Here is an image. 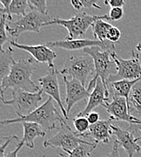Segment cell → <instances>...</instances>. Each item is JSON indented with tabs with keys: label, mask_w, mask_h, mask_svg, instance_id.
I'll use <instances>...</instances> for the list:
<instances>
[{
	"label": "cell",
	"mask_w": 141,
	"mask_h": 157,
	"mask_svg": "<svg viewBox=\"0 0 141 157\" xmlns=\"http://www.w3.org/2000/svg\"><path fill=\"white\" fill-rule=\"evenodd\" d=\"M6 24H7V16L5 14H1L0 17V46L3 49V45L7 41V31H6Z\"/></svg>",
	"instance_id": "obj_26"
},
{
	"label": "cell",
	"mask_w": 141,
	"mask_h": 157,
	"mask_svg": "<svg viewBox=\"0 0 141 157\" xmlns=\"http://www.w3.org/2000/svg\"><path fill=\"white\" fill-rule=\"evenodd\" d=\"M113 25L107 21H105L104 19H99L97 20L92 25V32L95 36V39L101 41V42H105L107 41V36L108 33L110 31V29L112 27Z\"/></svg>",
	"instance_id": "obj_22"
},
{
	"label": "cell",
	"mask_w": 141,
	"mask_h": 157,
	"mask_svg": "<svg viewBox=\"0 0 141 157\" xmlns=\"http://www.w3.org/2000/svg\"><path fill=\"white\" fill-rule=\"evenodd\" d=\"M23 145L24 144H22V143L18 142V144H17L16 148L14 151L10 152V153H6V154L5 155V156L4 157H17V154H18V152L20 151V149L23 147Z\"/></svg>",
	"instance_id": "obj_35"
},
{
	"label": "cell",
	"mask_w": 141,
	"mask_h": 157,
	"mask_svg": "<svg viewBox=\"0 0 141 157\" xmlns=\"http://www.w3.org/2000/svg\"><path fill=\"white\" fill-rule=\"evenodd\" d=\"M73 126L76 130V134L80 137L82 138V136L86 135L89 130H90V123L87 120V117H82V116H76L73 121Z\"/></svg>",
	"instance_id": "obj_24"
},
{
	"label": "cell",
	"mask_w": 141,
	"mask_h": 157,
	"mask_svg": "<svg viewBox=\"0 0 141 157\" xmlns=\"http://www.w3.org/2000/svg\"><path fill=\"white\" fill-rule=\"evenodd\" d=\"M81 3L83 8H92V7H95L97 9L101 8L97 5V0H81Z\"/></svg>",
	"instance_id": "obj_32"
},
{
	"label": "cell",
	"mask_w": 141,
	"mask_h": 157,
	"mask_svg": "<svg viewBox=\"0 0 141 157\" xmlns=\"http://www.w3.org/2000/svg\"><path fill=\"white\" fill-rule=\"evenodd\" d=\"M10 45L31 54L34 57V60H35L36 62L46 63L49 68H54L53 61L58 55L45 44L38 45H27L18 44L16 41L12 40L10 42Z\"/></svg>",
	"instance_id": "obj_14"
},
{
	"label": "cell",
	"mask_w": 141,
	"mask_h": 157,
	"mask_svg": "<svg viewBox=\"0 0 141 157\" xmlns=\"http://www.w3.org/2000/svg\"><path fill=\"white\" fill-rule=\"evenodd\" d=\"M45 45L48 47H59L62 49H65L68 51H75V50H83L88 47L98 46L103 50L115 52L114 44L110 41L101 42L97 39H74V40H61V41H54V42H47Z\"/></svg>",
	"instance_id": "obj_10"
},
{
	"label": "cell",
	"mask_w": 141,
	"mask_h": 157,
	"mask_svg": "<svg viewBox=\"0 0 141 157\" xmlns=\"http://www.w3.org/2000/svg\"><path fill=\"white\" fill-rule=\"evenodd\" d=\"M53 99L49 97L46 101L36 108L34 112L26 116H17L14 119H5L1 121V124L7 125L15 123H35L41 125L45 132H49L53 129H58L60 125L65 123L66 119L59 113L53 105Z\"/></svg>",
	"instance_id": "obj_2"
},
{
	"label": "cell",
	"mask_w": 141,
	"mask_h": 157,
	"mask_svg": "<svg viewBox=\"0 0 141 157\" xmlns=\"http://www.w3.org/2000/svg\"><path fill=\"white\" fill-rule=\"evenodd\" d=\"M86 117H87V120H88V122L90 123L91 125L95 124H97L98 122L100 121L99 120V113L94 112V111L90 113Z\"/></svg>",
	"instance_id": "obj_30"
},
{
	"label": "cell",
	"mask_w": 141,
	"mask_h": 157,
	"mask_svg": "<svg viewBox=\"0 0 141 157\" xmlns=\"http://www.w3.org/2000/svg\"><path fill=\"white\" fill-rule=\"evenodd\" d=\"M110 115V118L117 121H123L132 124H141V119L130 115L128 105V101L124 97L113 95L110 102H106L102 105Z\"/></svg>",
	"instance_id": "obj_11"
},
{
	"label": "cell",
	"mask_w": 141,
	"mask_h": 157,
	"mask_svg": "<svg viewBox=\"0 0 141 157\" xmlns=\"http://www.w3.org/2000/svg\"><path fill=\"white\" fill-rule=\"evenodd\" d=\"M63 77V83L66 87V111L69 115L70 110L72 109L73 105L78 102L89 99L91 95L90 90L86 89L85 86L76 79L69 78L67 76Z\"/></svg>",
	"instance_id": "obj_13"
},
{
	"label": "cell",
	"mask_w": 141,
	"mask_h": 157,
	"mask_svg": "<svg viewBox=\"0 0 141 157\" xmlns=\"http://www.w3.org/2000/svg\"><path fill=\"white\" fill-rule=\"evenodd\" d=\"M108 15L110 17V21H118L123 17L124 10L122 7H114L110 9Z\"/></svg>",
	"instance_id": "obj_29"
},
{
	"label": "cell",
	"mask_w": 141,
	"mask_h": 157,
	"mask_svg": "<svg viewBox=\"0 0 141 157\" xmlns=\"http://www.w3.org/2000/svg\"><path fill=\"white\" fill-rule=\"evenodd\" d=\"M81 144L89 145L92 151H93L97 147L94 143H90L81 139V137L77 135L76 132H73L71 130L66 122L60 125V127L58 128V133L56 135L44 142V147L62 148L66 154L74 150Z\"/></svg>",
	"instance_id": "obj_7"
},
{
	"label": "cell",
	"mask_w": 141,
	"mask_h": 157,
	"mask_svg": "<svg viewBox=\"0 0 141 157\" xmlns=\"http://www.w3.org/2000/svg\"><path fill=\"white\" fill-rule=\"evenodd\" d=\"M58 73L55 67L50 68L49 72L46 75L40 77L38 79V82L40 83L41 89L44 93L47 94L50 97H52L59 105L61 111L63 113V116L68 120L69 115L65 107L63 106V104L61 99V94H60V87H59V81H58Z\"/></svg>",
	"instance_id": "obj_12"
},
{
	"label": "cell",
	"mask_w": 141,
	"mask_h": 157,
	"mask_svg": "<svg viewBox=\"0 0 141 157\" xmlns=\"http://www.w3.org/2000/svg\"><path fill=\"white\" fill-rule=\"evenodd\" d=\"M53 19L54 17H52L50 15H44L37 11L31 10L16 21L9 22L7 20L6 31L16 41L18 36L24 32L39 33L40 28L44 26L45 24L51 22Z\"/></svg>",
	"instance_id": "obj_6"
},
{
	"label": "cell",
	"mask_w": 141,
	"mask_h": 157,
	"mask_svg": "<svg viewBox=\"0 0 141 157\" xmlns=\"http://www.w3.org/2000/svg\"><path fill=\"white\" fill-rule=\"evenodd\" d=\"M119 144H118L117 141H114V144H113V147H112V150L111 152L105 155L103 157H120V155H119Z\"/></svg>",
	"instance_id": "obj_34"
},
{
	"label": "cell",
	"mask_w": 141,
	"mask_h": 157,
	"mask_svg": "<svg viewBox=\"0 0 141 157\" xmlns=\"http://www.w3.org/2000/svg\"><path fill=\"white\" fill-rule=\"evenodd\" d=\"M16 136L13 135V136H7V137H4L5 139V142L4 144H2V145L0 146V157H4L5 155V148L8 146V144H10L12 138H15Z\"/></svg>",
	"instance_id": "obj_31"
},
{
	"label": "cell",
	"mask_w": 141,
	"mask_h": 157,
	"mask_svg": "<svg viewBox=\"0 0 141 157\" xmlns=\"http://www.w3.org/2000/svg\"><path fill=\"white\" fill-rule=\"evenodd\" d=\"M83 53L91 56L93 59L95 74L91 82L89 83L88 90L92 89L96 86L98 78H100L105 88L110 93L109 90V79L111 75H115L114 71L117 70L116 64L111 58V51L103 50L98 46L88 47L82 50Z\"/></svg>",
	"instance_id": "obj_3"
},
{
	"label": "cell",
	"mask_w": 141,
	"mask_h": 157,
	"mask_svg": "<svg viewBox=\"0 0 141 157\" xmlns=\"http://www.w3.org/2000/svg\"><path fill=\"white\" fill-rule=\"evenodd\" d=\"M111 129L113 135L116 136L118 144L127 152L128 157H134L136 153L140 152V145L138 144L137 138L134 137V132L129 130H123L118 125L112 124Z\"/></svg>",
	"instance_id": "obj_15"
},
{
	"label": "cell",
	"mask_w": 141,
	"mask_h": 157,
	"mask_svg": "<svg viewBox=\"0 0 141 157\" xmlns=\"http://www.w3.org/2000/svg\"><path fill=\"white\" fill-rule=\"evenodd\" d=\"M111 58L116 64L117 73L109 79V85L121 80H136L141 78V63L139 54L132 51V56L128 59L119 57L116 52L111 53Z\"/></svg>",
	"instance_id": "obj_8"
},
{
	"label": "cell",
	"mask_w": 141,
	"mask_h": 157,
	"mask_svg": "<svg viewBox=\"0 0 141 157\" xmlns=\"http://www.w3.org/2000/svg\"><path fill=\"white\" fill-rule=\"evenodd\" d=\"M34 70V59L29 58L16 61L9 75L1 81V100H4V93L7 88H13L14 91L22 90L29 93H36L41 89L31 79Z\"/></svg>",
	"instance_id": "obj_1"
},
{
	"label": "cell",
	"mask_w": 141,
	"mask_h": 157,
	"mask_svg": "<svg viewBox=\"0 0 141 157\" xmlns=\"http://www.w3.org/2000/svg\"><path fill=\"white\" fill-rule=\"evenodd\" d=\"M128 130H130L131 132H135V130H139V131H140L141 132V124H132V125H130V127H129ZM137 140H138V142H139V141H141V135L139 138H137Z\"/></svg>",
	"instance_id": "obj_37"
},
{
	"label": "cell",
	"mask_w": 141,
	"mask_h": 157,
	"mask_svg": "<svg viewBox=\"0 0 141 157\" xmlns=\"http://www.w3.org/2000/svg\"><path fill=\"white\" fill-rule=\"evenodd\" d=\"M128 105L129 112L136 111L141 114V81L133 86L128 96Z\"/></svg>",
	"instance_id": "obj_21"
},
{
	"label": "cell",
	"mask_w": 141,
	"mask_h": 157,
	"mask_svg": "<svg viewBox=\"0 0 141 157\" xmlns=\"http://www.w3.org/2000/svg\"><path fill=\"white\" fill-rule=\"evenodd\" d=\"M121 37V32L120 30L116 27V26H112L109 33H108V36H107V40L111 42V43H116L118 42Z\"/></svg>",
	"instance_id": "obj_28"
},
{
	"label": "cell",
	"mask_w": 141,
	"mask_h": 157,
	"mask_svg": "<svg viewBox=\"0 0 141 157\" xmlns=\"http://www.w3.org/2000/svg\"><path fill=\"white\" fill-rule=\"evenodd\" d=\"M92 154V150H87V148L83 145H79L74 150L68 152L67 155L69 157H88Z\"/></svg>",
	"instance_id": "obj_27"
},
{
	"label": "cell",
	"mask_w": 141,
	"mask_h": 157,
	"mask_svg": "<svg viewBox=\"0 0 141 157\" xmlns=\"http://www.w3.org/2000/svg\"><path fill=\"white\" fill-rule=\"evenodd\" d=\"M16 60L13 57V49L8 47L6 50L1 49L0 51V79L1 81L9 75L13 66L16 64Z\"/></svg>",
	"instance_id": "obj_19"
},
{
	"label": "cell",
	"mask_w": 141,
	"mask_h": 157,
	"mask_svg": "<svg viewBox=\"0 0 141 157\" xmlns=\"http://www.w3.org/2000/svg\"><path fill=\"white\" fill-rule=\"evenodd\" d=\"M104 4L110 6L112 8H114V7H122L125 5V1L124 0H108V1H105Z\"/></svg>",
	"instance_id": "obj_33"
},
{
	"label": "cell",
	"mask_w": 141,
	"mask_h": 157,
	"mask_svg": "<svg viewBox=\"0 0 141 157\" xmlns=\"http://www.w3.org/2000/svg\"><path fill=\"white\" fill-rule=\"evenodd\" d=\"M113 119L109 118L107 120H100L97 124L90 126L89 132L82 136V138L91 137L94 140V144L98 145L99 143L109 144L111 136L113 135V132L111 129V125Z\"/></svg>",
	"instance_id": "obj_16"
},
{
	"label": "cell",
	"mask_w": 141,
	"mask_h": 157,
	"mask_svg": "<svg viewBox=\"0 0 141 157\" xmlns=\"http://www.w3.org/2000/svg\"><path fill=\"white\" fill-rule=\"evenodd\" d=\"M60 73L63 76L76 79L84 86L89 77L95 74V67L92 57L85 53L70 55Z\"/></svg>",
	"instance_id": "obj_4"
},
{
	"label": "cell",
	"mask_w": 141,
	"mask_h": 157,
	"mask_svg": "<svg viewBox=\"0 0 141 157\" xmlns=\"http://www.w3.org/2000/svg\"><path fill=\"white\" fill-rule=\"evenodd\" d=\"M28 7V1L27 0H12V3L8 8V10L5 13L7 16V20L9 22L13 21L12 15L16 16H25L26 8Z\"/></svg>",
	"instance_id": "obj_23"
},
{
	"label": "cell",
	"mask_w": 141,
	"mask_h": 157,
	"mask_svg": "<svg viewBox=\"0 0 141 157\" xmlns=\"http://www.w3.org/2000/svg\"><path fill=\"white\" fill-rule=\"evenodd\" d=\"M70 4H71V6H72L76 10H81V8H83L81 0H71V1H70Z\"/></svg>",
	"instance_id": "obj_36"
},
{
	"label": "cell",
	"mask_w": 141,
	"mask_h": 157,
	"mask_svg": "<svg viewBox=\"0 0 141 157\" xmlns=\"http://www.w3.org/2000/svg\"><path fill=\"white\" fill-rule=\"evenodd\" d=\"M109 98H110V93L105 88L101 79L98 78L96 82V86L92 90V92L91 93V95L88 99V103L85 109L79 113L77 116L86 117L90 113L93 111L95 107L100 105H103L106 102H108Z\"/></svg>",
	"instance_id": "obj_17"
},
{
	"label": "cell",
	"mask_w": 141,
	"mask_h": 157,
	"mask_svg": "<svg viewBox=\"0 0 141 157\" xmlns=\"http://www.w3.org/2000/svg\"><path fill=\"white\" fill-rule=\"evenodd\" d=\"M140 81L141 78H139L136 80H121V81H117V82L110 84L111 89L113 92V95L124 97L128 101L129 94L133 88V86Z\"/></svg>",
	"instance_id": "obj_20"
},
{
	"label": "cell",
	"mask_w": 141,
	"mask_h": 157,
	"mask_svg": "<svg viewBox=\"0 0 141 157\" xmlns=\"http://www.w3.org/2000/svg\"><path fill=\"white\" fill-rule=\"evenodd\" d=\"M28 6L31 10L37 11L44 15H48L45 0H28Z\"/></svg>",
	"instance_id": "obj_25"
},
{
	"label": "cell",
	"mask_w": 141,
	"mask_h": 157,
	"mask_svg": "<svg viewBox=\"0 0 141 157\" xmlns=\"http://www.w3.org/2000/svg\"><path fill=\"white\" fill-rule=\"evenodd\" d=\"M104 19L110 20L109 15L103 16H91L86 13H78L73 16L71 18L68 20L54 18L52 21L48 22L44 25V26L52 25H60L64 26L68 30V36L67 40H74L80 39L81 36H83L90 26H92L97 20Z\"/></svg>",
	"instance_id": "obj_5"
},
{
	"label": "cell",
	"mask_w": 141,
	"mask_h": 157,
	"mask_svg": "<svg viewBox=\"0 0 141 157\" xmlns=\"http://www.w3.org/2000/svg\"><path fill=\"white\" fill-rule=\"evenodd\" d=\"M43 90L36 93H29L22 90L13 91V99L2 100L5 105L15 107L17 116H26L38 108L39 103L43 100Z\"/></svg>",
	"instance_id": "obj_9"
},
{
	"label": "cell",
	"mask_w": 141,
	"mask_h": 157,
	"mask_svg": "<svg viewBox=\"0 0 141 157\" xmlns=\"http://www.w3.org/2000/svg\"><path fill=\"white\" fill-rule=\"evenodd\" d=\"M22 124L24 127V135L19 142L26 147L33 149L34 147V139L38 136L45 137V132L38 124L29 122H24Z\"/></svg>",
	"instance_id": "obj_18"
},
{
	"label": "cell",
	"mask_w": 141,
	"mask_h": 157,
	"mask_svg": "<svg viewBox=\"0 0 141 157\" xmlns=\"http://www.w3.org/2000/svg\"><path fill=\"white\" fill-rule=\"evenodd\" d=\"M136 49L139 51V52H140L141 53V43H139V45H137V47H136Z\"/></svg>",
	"instance_id": "obj_38"
}]
</instances>
